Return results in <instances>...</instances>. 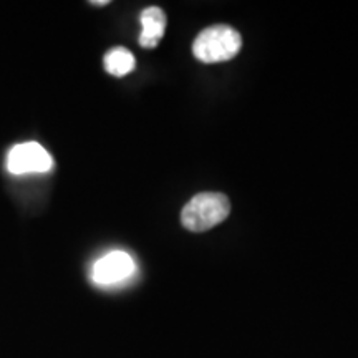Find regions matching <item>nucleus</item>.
I'll use <instances>...</instances> for the list:
<instances>
[{
  "mask_svg": "<svg viewBox=\"0 0 358 358\" xmlns=\"http://www.w3.org/2000/svg\"><path fill=\"white\" fill-rule=\"evenodd\" d=\"M231 203L222 192H199L182 208L181 222L187 231L204 232L229 216Z\"/></svg>",
  "mask_w": 358,
  "mask_h": 358,
  "instance_id": "1",
  "label": "nucleus"
},
{
  "mask_svg": "<svg viewBox=\"0 0 358 358\" xmlns=\"http://www.w3.org/2000/svg\"><path fill=\"white\" fill-rule=\"evenodd\" d=\"M243 38L229 25L209 27L196 37L192 53L203 64H219L234 58L241 52Z\"/></svg>",
  "mask_w": 358,
  "mask_h": 358,
  "instance_id": "2",
  "label": "nucleus"
},
{
  "mask_svg": "<svg viewBox=\"0 0 358 358\" xmlns=\"http://www.w3.org/2000/svg\"><path fill=\"white\" fill-rule=\"evenodd\" d=\"M7 168L12 174L47 173L53 168L50 153L38 143H20L7 156Z\"/></svg>",
  "mask_w": 358,
  "mask_h": 358,
  "instance_id": "3",
  "label": "nucleus"
},
{
  "mask_svg": "<svg viewBox=\"0 0 358 358\" xmlns=\"http://www.w3.org/2000/svg\"><path fill=\"white\" fill-rule=\"evenodd\" d=\"M136 271L133 257L124 250H111L98 259L92 268V280L98 285H115L128 280Z\"/></svg>",
  "mask_w": 358,
  "mask_h": 358,
  "instance_id": "4",
  "label": "nucleus"
},
{
  "mask_svg": "<svg viewBox=\"0 0 358 358\" xmlns=\"http://www.w3.org/2000/svg\"><path fill=\"white\" fill-rule=\"evenodd\" d=\"M141 35L140 45L143 48H155L164 37L166 30V13L159 7H146L141 12Z\"/></svg>",
  "mask_w": 358,
  "mask_h": 358,
  "instance_id": "5",
  "label": "nucleus"
},
{
  "mask_svg": "<svg viewBox=\"0 0 358 358\" xmlns=\"http://www.w3.org/2000/svg\"><path fill=\"white\" fill-rule=\"evenodd\" d=\"M133 53L127 50L124 47H115L105 55V69L113 77H124L129 71L134 70Z\"/></svg>",
  "mask_w": 358,
  "mask_h": 358,
  "instance_id": "6",
  "label": "nucleus"
},
{
  "mask_svg": "<svg viewBox=\"0 0 358 358\" xmlns=\"http://www.w3.org/2000/svg\"><path fill=\"white\" fill-rule=\"evenodd\" d=\"M93 6H108V0H93Z\"/></svg>",
  "mask_w": 358,
  "mask_h": 358,
  "instance_id": "7",
  "label": "nucleus"
}]
</instances>
